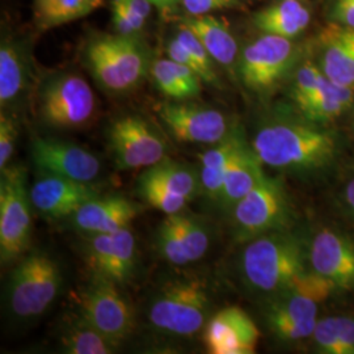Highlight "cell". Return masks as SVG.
Returning <instances> with one entry per match:
<instances>
[{
  "label": "cell",
  "mask_w": 354,
  "mask_h": 354,
  "mask_svg": "<svg viewBox=\"0 0 354 354\" xmlns=\"http://www.w3.org/2000/svg\"><path fill=\"white\" fill-rule=\"evenodd\" d=\"M251 149L263 165L283 171H314L330 165L336 138L324 130L297 121H272L253 136Z\"/></svg>",
  "instance_id": "obj_1"
},
{
  "label": "cell",
  "mask_w": 354,
  "mask_h": 354,
  "mask_svg": "<svg viewBox=\"0 0 354 354\" xmlns=\"http://www.w3.org/2000/svg\"><path fill=\"white\" fill-rule=\"evenodd\" d=\"M241 274L253 290L277 295L290 290L306 273L301 243L290 235L272 231L247 241L241 252Z\"/></svg>",
  "instance_id": "obj_2"
},
{
  "label": "cell",
  "mask_w": 354,
  "mask_h": 354,
  "mask_svg": "<svg viewBox=\"0 0 354 354\" xmlns=\"http://www.w3.org/2000/svg\"><path fill=\"white\" fill-rule=\"evenodd\" d=\"M212 295L205 279H176L165 283L152 297L147 319L160 333L189 337L210 319Z\"/></svg>",
  "instance_id": "obj_3"
},
{
  "label": "cell",
  "mask_w": 354,
  "mask_h": 354,
  "mask_svg": "<svg viewBox=\"0 0 354 354\" xmlns=\"http://www.w3.org/2000/svg\"><path fill=\"white\" fill-rule=\"evenodd\" d=\"M64 285L59 263L46 252L35 251L13 269L7 283V306L12 317L29 322L42 317Z\"/></svg>",
  "instance_id": "obj_4"
},
{
  "label": "cell",
  "mask_w": 354,
  "mask_h": 354,
  "mask_svg": "<svg viewBox=\"0 0 354 354\" xmlns=\"http://www.w3.org/2000/svg\"><path fill=\"white\" fill-rule=\"evenodd\" d=\"M91 73L109 92H127L137 87L147 74L149 57L137 37L100 36L86 50Z\"/></svg>",
  "instance_id": "obj_5"
},
{
  "label": "cell",
  "mask_w": 354,
  "mask_h": 354,
  "mask_svg": "<svg viewBox=\"0 0 354 354\" xmlns=\"http://www.w3.org/2000/svg\"><path fill=\"white\" fill-rule=\"evenodd\" d=\"M41 120L57 130L86 127L96 112V99L86 79L73 73L54 74L38 92Z\"/></svg>",
  "instance_id": "obj_6"
},
{
  "label": "cell",
  "mask_w": 354,
  "mask_h": 354,
  "mask_svg": "<svg viewBox=\"0 0 354 354\" xmlns=\"http://www.w3.org/2000/svg\"><path fill=\"white\" fill-rule=\"evenodd\" d=\"M32 200L26 189V171L8 165L0 177V259L10 264L23 256L32 238Z\"/></svg>",
  "instance_id": "obj_7"
},
{
  "label": "cell",
  "mask_w": 354,
  "mask_h": 354,
  "mask_svg": "<svg viewBox=\"0 0 354 354\" xmlns=\"http://www.w3.org/2000/svg\"><path fill=\"white\" fill-rule=\"evenodd\" d=\"M230 213L235 239L247 243L283 227L290 216V203L282 184L266 176Z\"/></svg>",
  "instance_id": "obj_8"
},
{
  "label": "cell",
  "mask_w": 354,
  "mask_h": 354,
  "mask_svg": "<svg viewBox=\"0 0 354 354\" xmlns=\"http://www.w3.org/2000/svg\"><path fill=\"white\" fill-rule=\"evenodd\" d=\"M75 299L77 313L111 340L121 344L133 332L136 317L120 285L93 276Z\"/></svg>",
  "instance_id": "obj_9"
},
{
  "label": "cell",
  "mask_w": 354,
  "mask_h": 354,
  "mask_svg": "<svg viewBox=\"0 0 354 354\" xmlns=\"http://www.w3.org/2000/svg\"><path fill=\"white\" fill-rule=\"evenodd\" d=\"M108 146L118 169L149 168L167 158L162 134L143 118L122 115L108 129Z\"/></svg>",
  "instance_id": "obj_10"
},
{
  "label": "cell",
  "mask_w": 354,
  "mask_h": 354,
  "mask_svg": "<svg viewBox=\"0 0 354 354\" xmlns=\"http://www.w3.org/2000/svg\"><path fill=\"white\" fill-rule=\"evenodd\" d=\"M158 115L171 137L180 143L213 146L235 127L221 111L194 102L160 104Z\"/></svg>",
  "instance_id": "obj_11"
},
{
  "label": "cell",
  "mask_w": 354,
  "mask_h": 354,
  "mask_svg": "<svg viewBox=\"0 0 354 354\" xmlns=\"http://www.w3.org/2000/svg\"><path fill=\"white\" fill-rule=\"evenodd\" d=\"M291 38L264 35L241 53L239 75L247 88L268 92L288 73L294 59Z\"/></svg>",
  "instance_id": "obj_12"
},
{
  "label": "cell",
  "mask_w": 354,
  "mask_h": 354,
  "mask_svg": "<svg viewBox=\"0 0 354 354\" xmlns=\"http://www.w3.org/2000/svg\"><path fill=\"white\" fill-rule=\"evenodd\" d=\"M84 259L95 277L122 286L133 279L137 268V241L130 227L109 234L88 235Z\"/></svg>",
  "instance_id": "obj_13"
},
{
  "label": "cell",
  "mask_w": 354,
  "mask_h": 354,
  "mask_svg": "<svg viewBox=\"0 0 354 354\" xmlns=\"http://www.w3.org/2000/svg\"><path fill=\"white\" fill-rule=\"evenodd\" d=\"M30 155L42 175L92 184L102 172L100 159L73 142L37 137L32 142Z\"/></svg>",
  "instance_id": "obj_14"
},
{
  "label": "cell",
  "mask_w": 354,
  "mask_h": 354,
  "mask_svg": "<svg viewBox=\"0 0 354 354\" xmlns=\"http://www.w3.org/2000/svg\"><path fill=\"white\" fill-rule=\"evenodd\" d=\"M158 253L172 266H185L201 260L210 247L209 230L192 215H167L155 235Z\"/></svg>",
  "instance_id": "obj_15"
},
{
  "label": "cell",
  "mask_w": 354,
  "mask_h": 354,
  "mask_svg": "<svg viewBox=\"0 0 354 354\" xmlns=\"http://www.w3.org/2000/svg\"><path fill=\"white\" fill-rule=\"evenodd\" d=\"M260 330L239 307H226L210 317L203 329V344L212 354H252Z\"/></svg>",
  "instance_id": "obj_16"
},
{
  "label": "cell",
  "mask_w": 354,
  "mask_h": 354,
  "mask_svg": "<svg viewBox=\"0 0 354 354\" xmlns=\"http://www.w3.org/2000/svg\"><path fill=\"white\" fill-rule=\"evenodd\" d=\"M317 302L299 291H283L268 306L266 322L281 342H301L313 336L317 322Z\"/></svg>",
  "instance_id": "obj_17"
},
{
  "label": "cell",
  "mask_w": 354,
  "mask_h": 354,
  "mask_svg": "<svg viewBox=\"0 0 354 354\" xmlns=\"http://www.w3.org/2000/svg\"><path fill=\"white\" fill-rule=\"evenodd\" d=\"M29 192L33 207L54 221L70 218L80 206L99 196L92 184L54 175H42Z\"/></svg>",
  "instance_id": "obj_18"
},
{
  "label": "cell",
  "mask_w": 354,
  "mask_h": 354,
  "mask_svg": "<svg viewBox=\"0 0 354 354\" xmlns=\"http://www.w3.org/2000/svg\"><path fill=\"white\" fill-rule=\"evenodd\" d=\"M313 270L330 279L337 289H354V244L332 228H322L310 248Z\"/></svg>",
  "instance_id": "obj_19"
},
{
  "label": "cell",
  "mask_w": 354,
  "mask_h": 354,
  "mask_svg": "<svg viewBox=\"0 0 354 354\" xmlns=\"http://www.w3.org/2000/svg\"><path fill=\"white\" fill-rule=\"evenodd\" d=\"M142 207L122 196L100 194L84 203L71 215L70 225L80 234L97 235L109 234L130 226L140 214Z\"/></svg>",
  "instance_id": "obj_20"
},
{
  "label": "cell",
  "mask_w": 354,
  "mask_h": 354,
  "mask_svg": "<svg viewBox=\"0 0 354 354\" xmlns=\"http://www.w3.org/2000/svg\"><path fill=\"white\" fill-rule=\"evenodd\" d=\"M322 71L329 80L354 89V28L330 26L322 35Z\"/></svg>",
  "instance_id": "obj_21"
},
{
  "label": "cell",
  "mask_w": 354,
  "mask_h": 354,
  "mask_svg": "<svg viewBox=\"0 0 354 354\" xmlns=\"http://www.w3.org/2000/svg\"><path fill=\"white\" fill-rule=\"evenodd\" d=\"M245 140L241 136V130L236 127L227 137L219 143L213 145L209 150L200 155V184L201 193L210 201L218 203L221 192L225 184L228 167L231 165L235 153L239 151Z\"/></svg>",
  "instance_id": "obj_22"
},
{
  "label": "cell",
  "mask_w": 354,
  "mask_h": 354,
  "mask_svg": "<svg viewBox=\"0 0 354 354\" xmlns=\"http://www.w3.org/2000/svg\"><path fill=\"white\" fill-rule=\"evenodd\" d=\"M266 176L263 172V163L259 160L251 146L248 147V145L244 143L228 167L225 184L216 205L223 210L231 212V209L257 184H260Z\"/></svg>",
  "instance_id": "obj_23"
},
{
  "label": "cell",
  "mask_w": 354,
  "mask_h": 354,
  "mask_svg": "<svg viewBox=\"0 0 354 354\" xmlns=\"http://www.w3.org/2000/svg\"><path fill=\"white\" fill-rule=\"evenodd\" d=\"M183 26L190 30L203 42L205 49L216 64L232 68L238 58V42L227 26L212 15L188 16Z\"/></svg>",
  "instance_id": "obj_24"
},
{
  "label": "cell",
  "mask_w": 354,
  "mask_h": 354,
  "mask_svg": "<svg viewBox=\"0 0 354 354\" xmlns=\"http://www.w3.org/2000/svg\"><path fill=\"white\" fill-rule=\"evenodd\" d=\"M29 61L20 44L6 39L0 46V105L1 111L21 99L29 83Z\"/></svg>",
  "instance_id": "obj_25"
},
{
  "label": "cell",
  "mask_w": 354,
  "mask_h": 354,
  "mask_svg": "<svg viewBox=\"0 0 354 354\" xmlns=\"http://www.w3.org/2000/svg\"><path fill=\"white\" fill-rule=\"evenodd\" d=\"M311 20L307 7L299 0H282L253 16V26L266 35L292 38L302 33Z\"/></svg>",
  "instance_id": "obj_26"
},
{
  "label": "cell",
  "mask_w": 354,
  "mask_h": 354,
  "mask_svg": "<svg viewBox=\"0 0 354 354\" xmlns=\"http://www.w3.org/2000/svg\"><path fill=\"white\" fill-rule=\"evenodd\" d=\"M151 75L156 88L176 102L197 97L201 92L203 79L188 66L171 58L156 59L151 66Z\"/></svg>",
  "instance_id": "obj_27"
},
{
  "label": "cell",
  "mask_w": 354,
  "mask_h": 354,
  "mask_svg": "<svg viewBox=\"0 0 354 354\" xmlns=\"http://www.w3.org/2000/svg\"><path fill=\"white\" fill-rule=\"evenodd\" d=\"M138 180L156 184L177 196L187 198L188 201H192L201 192L200 174H197L189 165L177 163L167 158L146 168Z\"/></svg>",
  "instance_id": "obj_28"
},
{
  "label": "cell",
  "mask_w": 354,
  "mask_h": 354,
  "mask_svg": "<svg viewBox=\"0 0 354 354\" xmlns=\"http://www.w3.org/2000/svg\"><path fill=\"white\" fill-rule=\"evenodd\" d=\"M61 345L64 353L109 354L114 353L121 344L111 340L100 330L76 313L66 324L61 335Z\"/></svg>",
  "instance_id": "obj_29"
},
{
  "label": "cell",
  "mask_w": 354,
  "mask_h": 354,
  "mask_svg": "<svg viewBox=\"0 0 354 354\" xmlns=\"http://www.w3.org/2000/svg\"><path fill=\"white\" fill-rule=\"evenodd\" d=\"M353 88L344 87L326 76L301 112L313 122H328L342 115L353 102Z\"/></svg>",
  "instance_id": "obj_30"
},
{
  "label": "cell",
  "mask_w": 354,
  "mask_h": 354,
  "mask_svg": "<svg viewBox=\"0 0 354 354\" xmlns=\"http://www.w3.org/2000/svg\"><path fill=\"white\" fill-rule=\"evenodd\" d=\"M176 38L180 44L189 53L192 59L197 66V74L203 79L205 83L218 86L219 77L214 70V61L210 57V54L205 49L203 42L197 38V36L190 30L189 28L181 26Z\"/></svg>",
  "instance_id": "obj_31"
},
{
  "label": "cell",
  "mask_w": 354,
  "mask_h": 354,
  "mask_svg": "<svg viewBox=\"0 0 354 354\" xmlns=\"http://www.w3.org/2000/svg\"><path fill=\"white\" fill-rule=\"evenodd\" d=\"M102 3V0H58L39 24L44 28L62 26L93 12Z\"/></svg>",
  "instance_id": "obj_32"
},
{
  "label": "cell",
  "mask_w": 354,
  "mask_h": 354,
  "mask_svg": "<svg viewBox=\"0 0 354 354\" xmlns=\"http://www.w3.org/2000/svg\"><path fill=\"white\" fill-rule=\"evenodd\" d=\"M138 192L140 196L152 207L158 209L159 212L165 215L177 214L184 212V209L188 205V200L177 196L175 193L165 189L156 184L145 183L138 180Z\"/></svg>",
  "instance_id": "obj_33"
},
{
  "label": "cell",
  "mask_w": 354,
  "mask_h": 354,
  "mask_svg": "<svg viewBox=\"0 0 354 354\" xmlns=\"http://www.w3.org/2000/svg\"><path fill=\"white\" fill-rule=\"evenodd\" d=\"M324 77L326 75L323 71L311 62H307L298 68L294 76L291 97L299 109L311 100Z\"/></svg>",
  "instance_id": "obj_34"
},
{
  "label": "cell",
  "mask_w": 354,
  "mask_h": 354,
  "mask_svg": "<svg viewBox=\"0 0 354 354\" xmlns=\"http://www.w3.org/2000/svg\"><path fill=\"white\" fill-rule=\"evenodd\" d=\"M317 352L322 354H342L337 333L336 317L317 319V326L311 336Z\"/></svg>",
  "instance_id": "obj_35"
},
{
  "label": "cell",
  "mask_w": 354,
  "mask_h": 354,
  "mask_svg": "<svg viewBox=\"0 0 354 354\" xmlns=\"http://www.w3.org/2000/svg\"><path fill=\"white\" fill-rule=\"evenodd\" d=\"M112 20L118 35L136 37L146 26V20L127 10L120 0H112Z\"/></svg>",
  "instance_id": "obj_36"
},
{
  "label": "cell",
  "mask_w": 354,
  "mask_h": 354,
  "mask_svg": "<svg viewBox=\"0 0 354 354\" xmlns=\"http://www.w3.org/2000/svg\"><path fill=\"white\" fill-rule=\"evenodd\" d=\"M17 140V127L11 115H0V169L10 165Z\"/></svg>",
  "instance_id": "obj_37"
},
{
  "label": "cell",
  "mask_w": 354,
  "mask_h": 354,
  "mask_svg": "<svg viewBox=\"0 0 354 354\" xmlns=\"http://www.w3.org/2000/svg\"><path fill=\"white\" fill-rule=\"evenodd\" d=\"M241 0H181L183 7L190 16L209 15L213 11L236 7Z\"/></svg>",
  "instance_id": "obj_38"
},
{
  "label": "cell",
  "mask_w": 354,
  "mask_h": 354,
  "mask_svg": "<svg viewBox=\"0 0 354 354\" xmlns=\"http://www.w3.org/2000/svg\"><path fill=\"white\" fill-rule=\"evenodd\" d=\"M340 352L342 354H354V317L340 315L336 317Z\"/></svg>",
  "instance_id": "obj_39"
},
{
  "label": "cell",
  "mask_w": 354,
  "mask_h": 354,
  "mask_svg": "<svg viewBox=\"0 0 354 354\" xmlns=\"http://www.w3.org/2000/svg\"><path fill=\"white\" fill-rule=\"evenodd\" d=\"M332 13L340 26L354 28V0H336Z\"/></svg>",
  "instance_id": "obj_40"
},
{
  "label": "cell",
  "mask_w": 354,
  "mask_h": 354,
  "mask_svg": "<svg viewBox=\"0 0 354 354\" xmlns=\"http://www.w3.org/2000/svg\"><path fill=\"white\" fill-rule=\"evenodd\" d=\"M120 1L127 7V10H130L134 15H137L138 17L146 21L153 7L149 0H120Z\"/></svg>",
  "instance_id": "obj_41"
},
{
  "label": "cell",
  "mask_w": 354,
  "mask_h": 354,
  "mask_svg": "<svg viewBox=\"0 0 354 354\" xmlns=\"http://www.w3.org/2000/svg\"><path fill=\"white\" fill-rule=\"evenodd\" d=\"M57 1L58 0H35L38 23H41L46 17V15L50 12L51 8L57 4Z\"/></svg>",
  "instance_id": "obj_42"
},
{
  "label": "cell",
  "mask_w": 354,
  "mask_h": 354,
  "mask_svg": "<svg viewBox=\"0 0 354 354\" xmlns=\"http://www.w3.org/2000/svg\"><path fill=\"white\" fill-rule=\"evenodd\" d=\"M344 201H345L348 210L351 212V214L354 216V177L348 181V184L344 189Z\"/></svg>",
  "instance_id": "obj_43"
},
{
  "label": "cell",
  "mask_w": 354,
  "mask_h": 354,
  "mask_svg": "<svg viewBox=\"0 0 354 354\" xmlns=\"http://www.w3.org/2000/svg\"><path fill=\"white\" fill-rule=\"evenodd\" d=\"M153 7L162 11H175L181 0H149Z\"/></svg>",
  "instance_id": "obj_44"
}]
</instances>
